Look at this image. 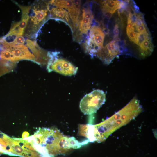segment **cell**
Here are the masks:
<instances>
[{
    "instance_id": "6da1fadb",
    "label": "cell",
    "mask_w": 157,
    "mask_h": 157,
    "mask_svg": "<svg viewBox=\"0 0 157 157\" xmlns=\"http://www.w3.org/2000/svg\"><path fill=\"white\" fill-rule=\"evenodd\" d=\"M33 137L37 140L35 145L46 151L52 157L64 154L71 148L75 149L78 145L74 137L65 136L57 129H41Z\"/></svg>"
},
{
    "instance_id": "7a4b0ae2",
    "label": "cell",
    "mask_w": 157,
    "mask_h": 157,
    "mask_svg": "<svg viewBox=\"0 0 157 157\" xmlns=\"http://www.w3.org/2000/svg\"><path fill=\"white\" fill-rule=\"evenodd\" d=\"M142 111V107L138 102L132 99L111 117L94 125L96 135L100 140L104 141L112 132L134 118Z\"/></svg>"
},
{
    "instance_id": "3957f363",
    "label": "cell",
    "mask_w": 157,
    "mask_h": 157,
    "mask_svg": "<svg viewBox=\"0 0 157 157\" xmlns=\"http://www.w3.org/2000/svg\"><path fill=\"white\" fill-rule=\"evenodd\" d=\"M105 34L99 26L92 24L83 43L85 52L92 57L96 56L103 47Z\"/></svg>"
},
{
    "instance_id": "277c9868",
    "label": "cell",
    "mask_w": 157,
    "mask_h": 157,
    "mask_svg": "<svg viewBox=\"0 0 157 157\" xmlns=\"http://www.w3.org/2000/svg\"><path fill=\"white\" fill-rule=\"evenodd\" d=\"M106 95L103 90L96 89L85 95L81 99L79 108L85 115L93 114L104 103Z\"/></svg>"
},
{
    "instance_id": "5b68a950",
    "label": "cell",
    "mask_w": 157,
    "mask_h": 157,
    "mask_svg": "<svg viewBox=\"0 0 157 157\" xmlns=\"http://www.w3.org/2000/svg\"><path fill=\"white\" fill-rule=\"evenodd\" d=\"M59 52H49L50 57L47 63V69L49 72L54 71L65 76L75 75L78 68L72 63L58 56Z\"/></svg>"
},
{
    "instance_id": "8992f818",
    "label": "cell",
    "mask_w": 157,
    "mask_h": 157,
    "mask_svg": "<svg viewBox=\"0 0 157 157\" xmlns=\"http://www.w3.org/2000/svg\"><path fill=\"white\" fill-rule=\"evenodd\" d=\"M90 6L88 3L84 6L77 27L72 33L74 40L79 43L84 42L94 19Z\"/></svg>"
},
{
    "instance_id": "52a82bcc",
    "label": "cell",
    "mask_w": 157,
    "mask_h": 157,
    "mask_svg": "<svg viewBox=\"0 0 157 157\" xmlns=\"http://www.w3.org/2000/svg\"><path fill=\"white\" fill-rule=\"evenodd\" d=\"M3 47L11 53L15 62L22 60H31L36 62L35 56L24 45L9 44L3 41Z\"/></svg>"
},
{
    "instance_id": "ba28073f",
    "label": "cell",
    "mask_w": 157,
    "mask_h": 157,
    "mask_svg": "<svg viewBox=\"0 0 157 157\" xmlns=\"http://www.w3.org/2000/svg\"><path fill=\"white\" fill-rule=\"evenodd\" d=\"M22 12L21 20L19 22H16L12 25L8 35H22L29 20L30 9L27 7H24L21 9Z\"/></svg>"
},
{
    "instance_id": "9c48e42d",
    "label": "cell",
    "mask_w": 157,
    "mask_h": 157,
    "mask_svg": "<svg viewBox=\"0 0 157 157\" xmlns=\"http://www.w3.org/2000/svg\"><path fill=\"white\" fill-rule=\"evenodd\" d=\"M26 43L27 46L35 56L36 63L41 65L47 64L50 58L48 52L40 47L35 41L28 39L26 41Z\"/></svg>"
},
{
    "instance_id": "30bf717a",
    "label": "cell",
    "mask_w": 157,
    "mask_h": 157,
    "mask_svg": "<svg viewBox=\"0 0 157 157\" xmlns=\"http://www.w3.org/2000/svg\"><path fill=\"white\" fill-rule=\"evenodd\" d=\"M47 9L50 13V17L61 20L68 24L72 31L73 27L69 13L66 10L55 6L49 3Z\"/></svg>"
},
{
    "instance_id": "8fae6325",
    "label": "cell",
    "mask_w": 157,
    "mask_h": 157,
    "mask_svg": "<svg viewBox=\"0 0 157 157\" xmlns=\"http://www.w3.org/2000/svg\"><path fill=\"white\" fill-rule=\"evenodd\" d=\"M34 15L30 17L31 31H36L45 21L48 11L47 7L40 9L33 10Z\"/></svg>"
},
{
    "instance_id": "7c38bea8",
    "label": "cell",
    "mask_w": 157,
    "mask_h": 157,
    "mask_svg": "<svg viewBox=\"0 0 157 157\" xmlns=\"http://www.w3.org/2000/svg\"><path fill=\"white\" fill-rule=\"evenodd\" d=\"M102 12L108 11L112 14L120 8V2L118 0H105L101 1Z\"/></svg>"
},
{
    "instance_id": "4fadbf2b",
    "label": "cell",
    "mask_w": 157,
    "mask_h": 157,
    "mask_svg": "<svg viewBox=\"0 0 157 157\" xmlns=\"http://www.w3.org/2000/svg\"><path fill=\"white\" fill-rule=\"evenodd\" d=\"M139 46L140 55L142 57L149 56L153 50L154 46L151 38L145 40Z\"/></svg>"
},
{
    "instance_id": "5bb4252c",
    "label": "cell",
    "mask_w": 157,
    "mask_h": 157,
    "mask_svg": "<svg viewBox=\"0 0 157 157\" xmlns=\"http://www.w3.org/2000/svg\"><path fill=\"white\" fill-rule=\"evenodd\" d=\"M150 38L149 33H137L135 43L140 46L145 40Z\"/></svg>"
},
{
    "instance_id": "9a60e30c",
    "label": "cell",
    "mask_w": 157,
    "mask_h": 157,
    "mask_svg": "<svg viewBox=\"0 0 157 157\" xmlns=\"http://www.w3.org/2000/svg\"><path fill=\"white\" fill-rule=\"evenodd\" d=\"M137 32H135L133 30H126V33L128 36L131 41L134 43L135 41L137 36Z\"/></svg>"
},
{
    "instance_id": "2e32d148",
    "label": "cell",
    "mask_w": 157,
    "mask_h": 157,
    "mask_svg": "<svg viewBox=\"0 0 157 157\" xmlns=\"http://www.w3.org/2000/svg\"><path fill=\"white\" fill-rule=\"evenodd\" d=\"M136 30L140 33H149L146 24L135 26Z\"/></svg>"
},
{
    "instance_id": "e0dca14e",
    "label": "cell",
    "mask_w": 157,
    "mask_h": 157,
    "mask_svg": "<svg viewBox=\"0 0 157 157\" xmlns=\"http://www.w3.org/2000/svg\"><path fill=\"white\" fill-rule=\"evenodd\" d=\"M9 68L10 69L9 67L5 65H0V76L10 71Z\"/></svg>"
},
{
    "instance_id": "ac0fdd59",
    "label": "cell",
    "mask_w": 157,
    "mask_h": 157,
    "mask_svg": "<svg viewBox=\"0 0 157 157\" xmlns=\"http://www.w3.org/2000/svg\"><path fill=\"white\" fill-rule=\"evenodd\" d=\"M135 27L134 24L132 22L130 19L129 17H128L126 30L134 31L135 29Z\"/></svg>"
},
{
    "instance_id": "d6986e66",
    "label": "cell",
    "mask_w": 157,
    "mask_h": 157,
    "mask_svg": "<svg viewBox=\"0 0 157 157\" xmlns=\"http://www.w3.org/2000/svg\"><path fill=\"white\" fill-rule=\"evenodd\" d=\"M105 17L107 19H110L112 16V13L109 11H106L102 12Z\"/></svg>"
},
{
    "instance_id": "ffe728a7",
    "label": "cell",
    "mask_w": 157,
    "mask_h": 157,
    "mask_svg": "<svg viewBox=\"0 0 157 157\" xmlns=\"http://www.w3.org/2000/svg\"><path fill=\"white\" fill-rule=\"evenodd\" d=\"M118 25L117 24H116L113 30V33L115 35L114 36H118L119 33V31L118 29Z\"/></svg>"
},
{
    "instance_id": "44dd1931",
    "label": "cell",
    "mask_w": 157,
    "mask_h": 157,
    "mask_svg": "<svg viewBox=\"0 0 157 157\" xmlns=\"http://www.w3.org/2000/svg\"><path fill=\"white\" fill-rule=\"evenodd\" d=\"M125 44V41L124 40L121 41V46L123 47Z\"/></svg>"
},
{
    "instance_id": "7402d4cb",
    "label": "cell",
    "mask_w": 157,
    "mask_h": 157,
    "mask_svg": "<svg viewBox=\"0 0 157 157\" xmlns=\"http://www.w3.org/2000/svg\"><path fill=\"white\" fill-rule=\"evenodd\" d=\"M133 7L135 8V9H136L139 10V7L137 6L136 5V4L134 5Z\"/></svg>"
}]
</instances>
